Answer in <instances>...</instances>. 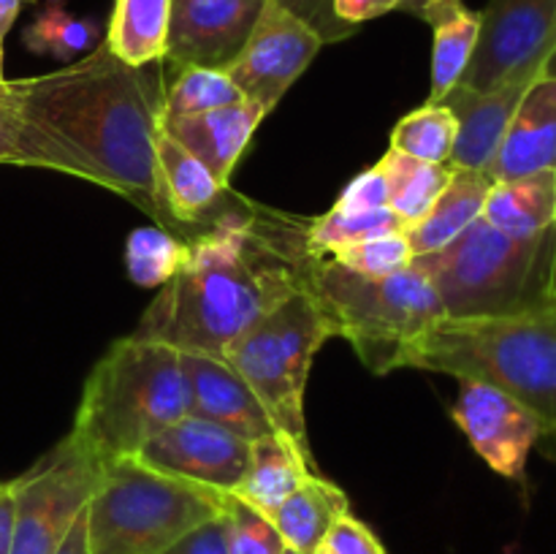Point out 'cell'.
<instances>
[{
  "instance_id": "obj_38",
  "label": "cell",
  "mask_w": 556,
  "mask_h": 554,
  "mask_svg": "<svg viewBox=\"0 0 556 554\" xmlns=\"http://www.w3.org/2000/svg\"><path fill=\"white\" fill-rule=\"evenodd\" d=\"M396 9H400V0H334V14L353 27L378 20V16Z\"/></svg>"
},
{
  "instance_id": "obj_36",
  "label": "cell",
  "mask_w": 556,
  "mask_h": 554,
  "mask_svg": "<svg viewBox=\"0 0 556 554\" xmlns=\"http://www.w3.org/2000/svg\"><path fill=\"white\" fill-rule=\"evenodd\" d=\"M380 206H389V190H386L383 172L378 166L367 168L364 174H358L351 185L340 193L337 204L331 210L340 212H367V210H380Z\"/></svg>"
},
{
  "instance_id": "obj_11",
  "label": "cell",
  "mask_w": 556,
  "mask_h": 554,
  "mask_svg": "<svg viewBox=\"0 0 556 554\" xmlns=\"http://www.w3.org/2000/svg\"><path fill=\"white\" fill-rule=\"evenodd\" d=\"M324 41L302 20L282 9L277 0H266L248 43L226 68L228 79L239 87L244 101L269 114L288 87L307 71Z\"/></svg>"
},
{
  "instance_id": "obj_9",
  "label": "cell",
  "mask_w": 556,
  "mask_h": 554,
  "mask_svg": "<svg viewBox=\"0 0 556 554\" xmlns=\"http://www.w3.org/2000/svg\"><path fill=\"white\" fill-rule=\"evenodd\" d=\"M103 465L106 462L68 432L52 454L14 478L11 554H58L98 489Z\"/></svg>"
},
{
  "instance_id": "obj_20",
  "label": "cell",
  "mask_w": 556,
  "mask_h": 554,
  "mask_svg": "<svg viewBox=\"0 0 556 554\" xmlns=\"http://www.w3.org/2000/svg\"><path fill=\"white\" fill-rule=\"evenodd\" d=\"M309 449L299 445L286 432H271L250 443L248 470L242 483L233 489L239 500L253 505L264 516H275V511L313 476Z\"/></svg>"
},
{
  "instance_id": "obj_29",
  "label": "cell",
  "mask_w": 556,
  "mask_h": 554,
  "mask_svg": "<svg viewBox=\"0 0 556 554\" xmlns=\"http://www.w3.org/2000/svg\"><path fill=\"white\" fill-rule=\"evenodd\" d=\"M396 231H407V226L389 206L367 212L329 210L304 231V242L313 255H331L342 248H351V244H362L367 239Z\"/></svg>"
},
{
  "instance_id": "obj_12",
  "label": "cell",
  "mask_w": 556,
  "mask_h": 554,
  "mask_svg": "<svg viewBox=\"0 0 556 554\" xmlns=\"http://www.w3.org/2000/svg\"><path fill=\"white\" fill-rule=\"evenodd\" d=\"M451 418L497 476L525 483L527 459L541 443L543 429L521 402L483 380H459Z\"/></svg>"
},
{
  "instance_id": "obj_13",
  "label": "cell",
  "mask_w": 556,
  "mask_h": 554,
  "mask_svg": "<svg viewBox=\"0 0 556 554\" xmlns=\"http://www.w3.org/2000/svg\"><path fill=\"white\" fill-rule=\"evenodd\" d=\"M136 456L182 481L233 492L248 470L250 440L204 418L185 416L155 435Z\"/></svg>"
},
{
  "instance_id": "obj_22",
  "label": "cell",
  "mask_w": 556,
  "mask_h": 554,
  "mask_svg": "<svg viewBox=\"0 0 556 554\" xmlns=\"http://www.w3.org/2000/svg\"><path fill=\"white\" fill-rule=\"evenodd\" d=\"M483 221L508 237H535L556 226V168L494 182Z\"/></svg>"
},
{
  "instance_id": "obj_3",
  "label": "cell",
  "mask_w": 556,
  "mask_h": 554,
  "mask_svg": "<svg viewBox=\"0 0 556 554\" xmlns=\"http://www.w3.org/2000/svg\"><path fill=\"white\" fill-rule=\"evenodd\" d=\"M400 367L505 391L541 421V440L556 449V304L510 318L440 320L402 353Z\"/></svg>"
},
{
  "instance_id": "obj_16",
  "label": "cell",
  "mask_w": 556,
  "mask_h": 554,
  "mask_svg": "<svg viewBox=\"0 0 556 554\" xmlns=\"http://www.w3.org/2000/svg\"><path fill=\"white\" fill-rule=\"evenodd\" d=\"M535 81L538 79H510L505 85L494 87V90L483 92L456 85L440 101L454 112L456 123H459V134H456V144L454 152H451L448 166L486 172L489 163L497 155L500 141H503L505 130H508L521 98L527 96V90Z\"/></svg>"
},
{
  "instance_id": "obj_39",
  "label": "cell",
  "mask_w": 556,
  "mask_h": 554,
  "mask_svg": "<svg viewBox=\"0 0 556 554\" xmlns=\"http://www.w3.org/2000/svg\"><path fill=\"white\" fill-rule=\"evenodd\" d=\"M462 5H465L462 0H400V9L396 11H407V14L418 16L427 25H432L440 16L451 14V11L462 9Z\"/></svg>"
},
{
  "instance_id": "obj_24",
  "label": "cell",
  "mask_w": 556,
  "mask_h": 554,
  "mask_svg": "<svg viewBox=\"0 0 556 554\" xmlns=\"http://www.w3.org/2000/svg\"><path fill=\"white\" fill-rule=\"evenodd\" d=\"M172 0H117L103 43L125 65L144 68L166 60Z\"/></svg>"
},
{
  "instance_id": "obj_27",
  "label": "cell",
  "mask_w": 556,
  "mask_h": 554,
  "mask_svg": "<svg viewBox=\"0 0 556 554\" xmlns=\"http://www.w3.org/2000/svg\"><path fill=\"white\" fill-rule=\"evenodd\" d=\"M101 27L96 20L74 16L63 5V0H47L41 14L25 30V47L36 54L74 63V58H85L98 47Z\"/></svg>"
},
{
  "instance_id": "obj_42",
  "label": "cell",
  "mask_w": 556,
  "mask_h": 554,
  "mask_svg": "<svg viewBox=\"0 0 556 554\" xmlns=\"http://www.w3.org/2000/svg\"><path fill=\"white\" fill-rule=\"evenodd\" d=\"M25 3H33V0H0V38H5V33L14 27Z\"/></svg>"
},
{
  "instance_id": "obj_15",
  "label": "cell",
  "mask_w": 556,
  "mask_h": 554,
  "mask_svg": "<svg viewBox=\"0 0 556 554\" xmlns=\"http://www.w3.org/2000/svg\"><path fill=\"white\" fill-rule=\"evenodd\" d=\"M179 362L188 380L190 416L217 424L250 443L277 432L275 421L255 391L226 358L179 351Z\"/></svg>"
},
{
  "instance_id": "obj_28",
  "label": "cell",
  "mask_w": 556,
  "mask_h": 554,
  "mask_svg": "<svg viewBox=\"0 0 556 554\" xmlns=\"http://www.w3.org/2000/svg\"><path fill=\"white\" fill-rule=\"evenodd\" d=\"M456 134H459V123L445 103H424L421 109L405 114L396 123L391 134V150L418 158V161L448 166Z\"/></svg>"
},
{
  "instance_id": "obj_2",
  "label": "cell",
  "mask_w": 556,
  "mask_h": 554,
  "mask_svg": "<svg viewBox=\"0 0 556 554\" xmlns=\"http://www.w3.org/2000/svg\"><path fill=\"white\" fill-rule=\"evenodd\" d=\"M307 253L304 231L223 212L188 239L182 269L161 286L134 337L226 358L266 313L302 291Z\"/></svg>"
},
{
  "instance_id": "obj_34",
  "label": "cell",
  "mask_w": 556,
  "mask_h": 554,
  "mask_svg": "<svg viewBox=\"0 0 556 554\" xmlns=\"http://www.w3.org/2000/svg\"><path fill=\"white\" fill-rule=\"evenodd\" d=\"M277 3L291 11L296 20H302L324 43L345 41L348 36L358 30V27L345 25L334 14V0H277Z\"/></svg>"
},
{
  "instance_id": "obj_21",
  "label": "cell",
  "mask_w": 556,
  "mask_h": 554,
  "mask_svg": "<svg viewBox=\"0 0 556 554\" xmlns=\"http://www.w3.org/2000/svg\"><path fill=\"white\" fill-rule=\"evenodd\" d=\"M494 179L486 172L476 168H454L451 182L434 201L427 217L407 228V242L416 255H429L443 250L445 244L454 242L465 228H470L478 217L483 215V204L492 190Z\"/></svg>"
},
{
  "instance_id": "obj_43",
  "label": "cell",
  "mask_w": 556,
  "mask_h": 554,
  "mask_svg": "<svg viewBox=\"0 0 556 554\" xmlns=\"http://www.w3.org/2000/svg\"><path fill=\"white\" fill-rule=\"evenodd\" d=\"M5 81V76H3V38H0V85H3Z\"/></svg>"
},
{
  "instance_id": "obj_8",
  "label": "cell",
  "mask_w": 556,
  "mask_h": 554,
  "mask_svg": "<svg viewBox=\"0 0 556 554\" xmlns=\"http://www.w3.org/2000/svg\"><path fill=\"white\" fill-rule=\"evenodd\" d=\"M331 337V320L313 293L302 288L266 313L226 356V362L255 391L275 427L304 449H309L304 421L309 367L315 353Z\"/></svg>"
},
{
  "instance_id": "obj_40",
  "label": "cell",
  "mask_w": 556,
  "mask_h": 554,
  "mask_svg": "<svg viewBox=\"0 0 556 554\" xmlns=\"http://www.w3.org/2000/svg\"><path fill=\"white\" fill-rule=\"evenodd\" d=\"M11 530H14V487L0 483V554H11Z\"/></svg>"
},
{
  "instance_id": "obj_46",
  "label": "cell",
  "mask_w": 556,
  "mask_h": 554,
  "mask_svg": "<svg viewBox=\"0 0 556 554\" xmlns=\"http://www.w3.org/2000/svg\"><path fill=\"white\" fill-rule=\"evenodd\" d=\"M505 554H516V552H514V549H508V552H505Z\"/></svg>"
},
{
  "instance_id": "obj_44",
  "label": "cell",
  "mask_w": 556,
  "mask_h": 554,
  "mask_svg": "<svg viewBox=\"0 0 556 554\" xmlns=\"http://www.w3.org/2000/svg\"><path fill=\"white\" fill-rule=\"evenodd\" d=\"M315 554H331V552H329V549H326V546H320L318 552H315Z\"/></svg>"
},
{
  "instance_id": "obj_5",
  "label": "cell",
  "mask_w": 556,
  "mask_h": 554,
  "mask_svg": "<svg viewBox=\"0 0 556 554\" xmlns=\"http://www.w3.org/2000/svg\"><path fill=\"white\" fill-rule=\"evenodd\" d=\"M185 416L190 400L177 348L128 335L87 375L71 432L98 459L112 462L136 456Z\"/></svg>"
},
{
  "instance_id": "obj_45",
  "label": "cell",
  "mask_w": 556,
  "mask_h": 554,
  "mask_svg": "<svg viewBox=\"0 0 556 554\" xmlns=\"http://www.w3.org/2000/svg\"><path fill=\"white\" fill-rule=\"evenodd\" d=\"M282 554H299V552H293V549H286V552H282Z\"/></svg>"
},
{
  "instance_id": "obj_41",
  "label": "cell",
  "mask_w": 556,
  "mask_h": 554,
  "mask_svg": "<svg viewBox=\"0 0 556 554\" xmlns=\"http://www.w3.org/2000/svg\"><path fill=\"white\" fill-rule=\"evenodd\" d=\"M58 554H90V546H87V521L85 514L76 519V525L71 527L68 538L63 541V546L58 549Z\"/></svg>"
},
{
  "instance_id": "obj_18",
  "label": "cell",
  "mask_w": 556,
  "mask_h": 554,
  "mask_svg": "<svg viewBox=\"0 0 556 554\" xmlns=\"http://www.w3.org/2000/svg\"><path fill=\"white\" fill-rule=\"evenodd\" d=\"M264 117V109L242 101L233 106L212 109V112L188 114V117H161V130L182 144L190 155L199 158L223 185H228L233 166L248 150Z\"/></svg>"
},
{
  "instance_id": "obj_7",
  "label": "cell",
  "mask_w": 556,
  "mask_h": 554,
  "mask_svg": "<svg viewBox=\"0 0 556 554\" xmlns=\"http://www.w3.org/2000/svg\"><path fill=\"white\" fill-rule=\"evenodd\" d=\"M231 492L182 481L119 456L103 465V476L85 508L90 554H166L204 521L223 516Z\"/></svg>"
},
{
  "instance_id": "obj_31",
  "label": "cell",
  "mask_w": 556,
  "mask_h": 554,
  "mask_svg": "<svg viewBox=\"0 0 556 554\" xmlns=\"http://www.w3.org/2000/svg\"><path fill=\"white\" fill-rule=\"evenodd\" d=\"M242 101V92L228 79L226 71L188 65V68H179L172 85L166 87L161 117H188V114L212 112V109L233 106Z\"/></svg>"
},
{
  "instance_id": "obj_4",
  "label": "cell",
  "mask_w": 556,
  "mask_h": 554,
  "mask_svg": "<svg viewBox=\"0 0 556 554\" xmlns=\"http://www.w3.org/2000/svg\"><path fill=\"white\" fill-rule=\"evenodd\" d=\"M443 320H489L556 304V226L535 237H508L478 217L443 250L416 255Z\"/></svg>"
},
{
  "instance_id": "obj_37",
  "label": "cell",
  "mask_w": 556,
  "mask_h": 554,
  "mask_svg": "<svg viewBox=\"0 0 556 554\" xmlns=\"http://www.w3.org/2000/svg\"><path fill=\"white\" fill-rule=\"evenodd\" d=\"M166 554H228L226 525L223 516L204 521L201 527L190 530L182 541L174 543Z\"/></svg>"
},
{
  "instance_id": "obj_10",
  "label": "cell",
  "mask_w": 556,
  "mask_h": 554,
  "mask_svg": "<svg viewBox=\"0 0 556 554\" xmlns=\"http://www.w3.org/2000/svg\"><path fill=\"white\" fill-rule=\"evenodd\" d=\"M476 52L459 87L494 90L510 79H541L556 63V0H489Z\"/></svg>"
},
{
  "instance_id": "obj_6",
  "label": "cell",
  "mask_w": 556,
  "mask_h": 554,
  "mask_svg": "<svg viewBox=\"0 0 556 554\" xmlns=\"http://www.w3.org/2000/svg\"><path fill=\"white\" fill-rule=\"evenodd\" d=\"M307 288L331 320L334 337H345L372 373L400 367L402 353L443 320L434 286L416 266L386 277L345 269L331 255L307 253L302 269Z\"/></svg>"
},
{
  "instance_id": "obj_32",
  "label": "cell",
  "mask_w": 556,
  "mask_h": 554,
  "mask_svg": "<svg viewBox=\"0 0 556 554\" xmlns=\"http://www.w3.org/2000/svg\"><path fill=\"white\" fill-rule=\"evenodd\" d=\"M223 525H226L228 554H282L288 549L275 521L233 492L228 494Z\"/></svg>"
},
{
  "instance_id": "obj_33",
  "label": "cell",
  "mask_w": 556,
  "mask_h": 554,
  "mask_svg": "<svg viewBox=\"0 0 556 554\" xmlns=\"http://www.w3.org/2000/svg\"><path fill=\"white\" fill-rule=\"evenodd\" d=\"M331 259L345 266V269L356 272V275L386 277L413 264V248L407 242V231H396L337 250V253H331Z\"/></svg>"
},
{
  "instance_id": "obj_14",
  "label": "cell",
  "mask_w": 556,
  "mask_h": 554,
  "mask_svg": "<svg viewBox=\"0 0 556 554\" xmlns=\"http://www.w3.org/2000/svg\"><path fill=\"white\" fill-rule=\"evenodd\" d=\"M266 0H172L166 60L174 71H226L248 43Z\"/></svg>"
},
{
  "instance_id": "obj_19",
  "label": "cell",
  "mask_w": 556,
  "mask_h": 554,
  "mask_svg": "<svg viewBox=\"0 0 556 554\" xmlns=\"http://www.w3.org/2000/svg\"><path fill=\"white\" fill-rule=\"evenodd\" d=\"M155 161L161 201L172 226H199L212 221V210L228 196L223 185L204 163L190 155L168 134L157 130Z\"/></svg>"
},
{
  "instance_id": "obj_17",
  "label": "cell",
  "mask_w": 556,
  "mask_h": 554,
  "mask_svg": "<svg viewBox=\"0 0 556 554\" xmlns=\"http://www.w3.org/2000/svg\"><path fill=\"white\" fill-rule=\"evenodd\" d=\"M556 168V63L521 98L486 174L494 182Z\"/></svg>"
},
{
  "instance_id": "obj_25",
  "label": "cell",
  "mask_w": 556,
  "mask_h": 554,
  "mask_svg": "<svg viewBox=\"0 0 556 554\" xmlns=\"http://www.w3.org/2000/svg\"><path fill=\"white\" fill-rule=\"evenodd\" d=\"M378 168L383 172L386 190H389V210L407 228L427 217V212L432 210L454 174V168L445 163L418 161V158L402 155L396 150L386 152Z\"/></svg>"
},
{
  "instance_id": "obj_1",
  "label": "cell",
  "mask_w": 556,
  "mask_h": 554,
  "mask_svg": "<svg viewBox=\"0 0 556 554\" xmlns=\"http://www.w3.org/2000/svg\"><path fill=\"white\" fill-rule=\"evenodd\" d=\"M163 98L157 63L125 65L103 41L52 74L0 85V106L54 141L81 179L128 199L161 228L172 226L155 161Z\"/></svg>"
},
{
  "instance_id": "obj_35",
  "label": "cell",
  "mask_w": 556,
  "mask_h": 554,
  "mask_svg": "<svg viewBox=\"0 0 556 554\" xmlns=\"http://www.w3.org/2000/svg\"><path fill=\"white\" fill-rule=\"evenodd\" d=\"M324 546L331 554H389L383 543H380V538L362 519H356L351 511L334 521Z\"/></svg>"
},
{
  "instance_id": "obj_26",
  "label": "cell",
  "mask_w": 556,
  "mask_h": 554,
  "mask_svg": "<svg viewBox=\"0 0 556 554\" xmlns=\"http://www.w3.org/2000/svg\"><path fill=\"white\" fill-rule=\"evenodd\" d=\"M434 30L432 49V90L427 103H440L465 76L481 30V14L467 5L440 16L429 25Z\"/></svg>"
},
{
  "instance_id": "obj_47",
  "label": "cell",
  "mask_w": 556,
  "mask_h": 554,
  "mask_svg": "<svg viewBox=\"0 0 556 554\" xmlns=\"http://www.w3.org/2000/svg\"><path fill=\"white\" fill-rule=\"evenodd\" d=\"M552 456H554V459H556V449H554V451H552Z\"/></svg>"
},
{
  "instance_id": "obj_30",
  "label": "cell",
  "mask_w": 556,
  "mask_h": 554,
  "mask_svg": "<svg viewBox=\"0 0 556 554\" xmlns=\"http://www.w3.org/2000/svg\"><path fill=\"white\" fill-rule=\"evenodd\" d=\"M188 259V242L161 226L136 228L125 242V269L136 286H166Z\"/></svg>"
},
{
  "instance_id": "obj_23",
  "label": "cell",
  "mask_w": 556,
  "mask_h": 554,
  "mask_svg": "<svg viewBox=\"0 0 556 554\" xmlns=\"http://www.w3.org/2000/svg\"><path fill=\"white\" fill-rule=\"evenodd\" d=\"M348 494L329 478L313 476L275 511L277 532L288 549L299 554H315L342 514H348Z\"/></svg>"
}]
</instances>
